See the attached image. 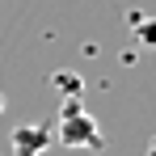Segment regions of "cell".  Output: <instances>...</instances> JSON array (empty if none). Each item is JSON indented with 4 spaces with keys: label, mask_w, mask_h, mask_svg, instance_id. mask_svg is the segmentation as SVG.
I'll return each instance as SVG.
<instances>
[{
    "label": "cell",
    "mask_w": 156,
    "mask_h": 156,
    "mask_svg": "<svg viewBox=\"0 0 156 156\" xmlns=\"http://www.w3.org/2000/svg\"><path fill=\"white\" fill-rule=\"evenodd\" d=\"M55 144H63V148H101V127H97V118L93 114H59V131H55Z\"/></svg>",
    "instance_id": "cell-1"
},
{
    "label": "cell",
    "mask_w": 156,
    "mask_h": 156,
    "mask_svg": "<svg viewBox=\"0 0 156 156\" xmlns=\"http://www.w3.org/2000/svg\"><path fill=\"white\" fill-rule=\"evenodd\" d=\"M55 144V135L47 127H17L13 131V156H42Z\"/></svg>",
    "instance_id": "cell-2"
},
{
    "label": "cell",
    "mask_w": 156,
    "mask_h": 156,
    "mask_svg": "<svg viewBox=\"0 0 156 156\" xmlns=\"http://www.w3.org/2000/svg\"><path fill=\"white\" fill-rule=\"evenodd\" d=\"M51 84H55V89H68L72 97H80V89H84V84H80V76H72V72H55Z\"/></svg>",
    "instance_id": "cell-3"
},
{
    "label": "cell",
    "mask_w": 156,
    "mask_h": 156,
    "mask_svg": "<svg viewBox=\"0 0 156 156\" xmlns=\"http://www.w3.org/2000/svg\"><path fill=\"white\" fill-rule=\"evenodd\" d=\"M135 26H139V38L156 47V21H135Z\"/></svg>",
    "instance_id": "cell-4"
},
{
    "label": "cell",
    "mask_w": 156,
    "mask_h": 156,
    "mask_svg": "<svg viewBox=\"0 0 156 156\" xmlns=\"http://www.w3.org/2000/svg\"><path fill=\"white\" fill-rule=\"evenodd\" d=\"M148 156H156V139H152V144H148Z\"/></svg>",
    "instance_id": "cell-5"
},
{
    "label": "cell",
    "mask_w": 156,
    "mask_h": 156,
    "mask_svg": "<svg viewBox=\"0 0 156 156\" xmlns=\"http://www.w3.org/2000/svg\"><path fill=\"white\" fill-rule=\"evenodd\" d=\"M0 110H4V97H0Z\"/></svg>",
    "instance_id": "cell-6"
}]
</instances>
